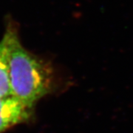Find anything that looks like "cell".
Listing matches in <instances>:
<instances>
[{
	"instance_id": "6da1fadb",
	"label": "cell",
	"mask_w": 133,
	"mask_h": 133,
	"mask_svg": "<svg viewBox=\"0 0 133 133\" xmlns=\"http://www.w3.org/2000/svg\"><path fill=\"white\" fill-rule=\"evenodd\" d=\"M9 36V69L13 95L34 106L44 96L54 91L56 76L52 65L33 55L22 45L18 30L12 22L8 23Z\"/></svg>"
},
{
	"instance_id": "7a4b0ae2",
	"label": "cell",
	"mask_w": 133,
	"mask_h": 133,
	"mask_svg": "<svg viewBox=\"0 0 133 133\" xmlns=\"http://www.w3.org/2000/svg\"><path fill=\"white\" fill-rule=\"evenodd\" d=\"M33 107L14 95L0 98V133L28 121Z\"/></svg>"
},
{
	"instance_id": "3957f363",
	"label": "cell",
	"mask_w": 133,
	"mask_h": 133,
	"mask_svg": "<svg viewBox=\"0 0 133 133\" xmlns=\"http://www.w3.org/2000/svg\"><path fill=\"white\" fill-rule=\"evenodd\" d=\"M9 36L5 30L0 41V98L12 95L9 69Z\"/></svg>"
}]
</instances>
